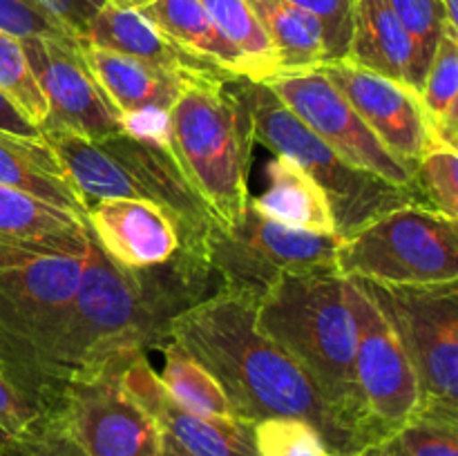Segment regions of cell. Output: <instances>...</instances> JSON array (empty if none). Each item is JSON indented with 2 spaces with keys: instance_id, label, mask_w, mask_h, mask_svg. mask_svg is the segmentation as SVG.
I'll list each match as a JSON object with an SVG mask.
<instances>
[{
  "instance_id": "cell-28",
  "label": "cell",
  "mask_w": 458,
  "mask_h": 456,
  "mask_svg": "<svg viewBox=\"0 0 458 456\" xmlns=\"http://www.w3.org/2000/svg\"><path fill=\"white\" fill-rule=\"evenodd\" d=\"M219 34L242 54L250 80H267L280 74V61L258 16L246 0H199Z\"/></svg>"
},
{
  "instance_id": "cell-33",
  "label": "cell",
  "mask_w": 458,
  "mask_h": 456,
  "mask_svg": "<svg viewBox=\"0 0 458 456\" xmlns=\"http://www.w3.org/2000/svg\"><path fill=\"white\" fill-rule=\"evenodd\" d=\"M385 3L389 4L394 16L405 27L411 43H414L416 72H419L420 88H423L425 74H428L429 63H432L434 52L438 47V40L443 38L447 30H456L447 25L441 0H385Z\"/></svg>"
},
{
  "instance_id": "cell-30",
  "label": "cell",
  "mask_w": 458,
  "mask_h": 456,
  "mask_svg": "<svg viewBox=\"0 0 458 456\" xmlns=\"http://www.w3.org/2000/svg\"><path fill=\"white\" fill-rule=\"evenodd\" d=\"M360 456H458V425L416 416Z\"/></svg>"
},
{
  "instance_id": "cell-9",
  "label": "cell",
  "mask_w": 458,
  "mask_h": 456,
  "mask_svg": "<svg viewBox=\"0 0 458 456\" xmlns=\"http://www.w3.org/2000/svg\"><path fill=\"white\" fill-rule=\"evenodd\" d=\"M338 235L286 226L246 206L231 226L219 224L208 240L206 262L222 280V289L262 295L282 275L335 273Z\"/></svg>"
},
{
  "instance_id": "cell-14",
  "label": "cell",
  "mask_w": 458,
  "mask_h": 456,
  "mask_svg": "<svg viewBox=\"0 0 458 456\" xmlns=\"http://www.w3.org/2000/svg\"><path fill=\"white\" fill-rule=\"evenodd\" d=\"M322 74L401 164L416 173L420 155L434 141L419 92L352 61L322 63Z\"/></svg>"
},
{
  "instance_id": "cell-37",
  "label": "cell",
  "mask_w": 458,
  "mask_h": 456,
  "mask_svg": "<svg viewBox=\"0 0 458 456\" xmlns=\"http://www.w3.org/2000/svg\"><path fill=\"white\" fill-rule=\"evenodd\" d=\"M38 401L22 392L0 371V447L25 436L31 427L47 418Z\"/></svg>"
},
{
  "instance_id": "cell-19",
  "label": "cell",
  "mask_w": 458,
  "mask_h": 456,
  "mask_svg": "<svg viewBox=\"0 0 458 456\" xmlns=\"http://www.w3.org/2000/svg\"><path fill=\"white\" fill-rule=\"evenodd\" d=\"M81 56L121 121L155 112L168 114L186 80H191L88 43H81Z\"/></svg>"
},
{
  "instance_id": "cell-4",
  "label": "cell",
  "mask_w": 458,
  "mask_h": 456,
  "mask_svg": "<svg viewBox=\"0 0 458 456\" xmlns=\"http://www.w3.org/2000/svg\"><path fill=\"white\" fill-rule=\"evenodd\" d=\"M83 259L85 253L0 237V371L45 411V365L79 289Z\"/></svg>"
},
{
  "instance_id": "cell-17",
  "label": "cell",
  "mask_w": 458,
  "mask_h": 456,
  "mask_svg": "<svg viewBox=\"0 0 458 456\" xmlns=\"http://www.w3.org/2000/svg\"><path fill=\"white\" fill-rule=\"evenodd\" d=\"M83 219L98 249L123 268L159 266L182 246L173 217L150 199L94 201Z\"/></svg>"
},
{
  "instance_id": "cell-20",
  "label": "cell",
  "mask_w": 458,
  "mask_h": 456,
  "mask_svg": "<svg viewBox=\"0 0 458 456\" xmlns=\"http://www.w3.org/2000/svg\"><path fill=\"white\" fill-rule=\"evenodd\" d=\"M40 130L43 141L65 174V182L83 206L103 199H146V192L132 174L98 141L58 125H43Z\"/></svg>"
},
{
  "instance_id": "cell-25",
  "label": "cell",
  "mask_w": 458,
  "mask_h": 456,
  "mask_svg": "<svg viewBox=\"0 0 458 456\" xmlns=\"http://www.w3.org/2000/svg\"><path fill=\"white\" fill-rule=\"evenodd\" d=\"M0 183L30 192L79 217L85 213L83 201L65 182L61 165L45 141H27L0 134Z\"/></svg>"
},
{
  "instance_id": "cell-1",
  "label": "cell",
  "mask_w": 458,
  "mask_h": 456,
  "mask_svg": "<svg viewBox=\"0 0 458 456\" xmlns=\"http://www.w3.org/2000/svg\"><path fill=\"white\" fill-rule=\"evenodd\" d=\"M219 289L210 264L191 255L177 250L159 266L123 268L89 235L79 289L45 365L49 414L63 384L159 349L174 317Z\"/></svg>"
},
{
  "instance_id": "cell-6",
  "label": "cell",
  "mask_w": 458,
  "mask_h": 456,
  "mask_svg": "<svg viewBox=\"0 0 458 456\" xmlns=\"http://www.w3.org/2000/svg\"><path fill=\"white\" fill-rule=\"evenodd\" d=\"M235 88L249 110L253 141L262 143L273 155L291 159L320 186L329 201L340 240L403 206H428L419 190L394 186L378 174L344 161L334 148L313 134L264 80L255 83L237 79Z\"/></svg>"
},
{
  "instance_id": "cell-27",
  "label": "cell",
  "mask_w": 458,
  "mask_h": 456,
  "mask_svg": "<svg viewBox=\"0 0 458 456\" xmlns=\"http://www.w3.org/2000/svg\"><path fill=\"white\" fill-rule=\"evenodd\" d=\"M434 141L456 148L458 139V34L447 30L438 40L419 92Z\"/></svg>"
},
{
  "instance_id": "cell-22",
  "label": "cell",
  "mask_w": 458,
  "mask_h": 456,
  "mask_svg": "<svg viewBox=\"0 0 458 456\" xmlns=\"http://www.w3.org/2000/svg\"><path fill=\"white\" fill-rule=\"evenodd\" d=\"M262 195L250 197L249 206L258 213L302 231L335 235L329 201L316 182L286 156L276 155L264 165Z\"/></svg>"
},
{
  "instance_id": "cell-29",
  "label": "cell",
  "mask_w": 458,
  "mask_h": 456,
  "mask_svg": "<svg viewBox=\"0 0 458 456\" xmlns=\"http://www.w3.org/2000/svg\"><path fill=\"white\" fill-rule=\"evenodd\" d=\"M159 351L164 358L159 383L174 402L201 416L235 418L217 380L191 353L183 351L173 340L161 344Z\"/></svg>"
},
{
  "instance_id": "cell-24",
  "label": "cell",
  "mask_w": 458,
  "mask_h": 456,
  "mask_svg": "<svg viewBox=\"0 0 458 456\" xmlns=\"http://www.w3.org/2000/svg\"><path fill=\"white\" fill-rule=\"evenodd\" d=\"M0 237L85 253L89 232L79 215L0 183Z\"/></svg>"
},
{
  "instance_id": "cell-15",
  "label": "cell",
  "mask_w": 458,
  "mask_h": 456,
  "mask_svg": "<svg viewBox=\"0 0 458 456\" xmlns=\"http://www.w3.org/2000/svg\"><path fill=\"white\" fill-rule=\"evenodd\" d=\"M22 47L40 92L47 98L45 125L72 130L92 141H103L123 130L121 114L98 88L81 56V47L49 38L22 40Z\"/></svg>"
},
{
  "instance_id": "cell-21",
  "label": "cell",
  "mask_w": 458,
  "mask_h": 456,
  "mask_svg": "<svg viewBox=\"0 0 458 456\" xmlns=\"http://www.w3.org/2000/svg\"><path fill=\"white\" fill-rule=\"evenodd\" d=\"M344 61L420 92L414 43L385 0H356L353 34Z\"/></svg>"
},
{
  "instance_id": "cell-42",
  "label": "cell",
  "mask_w": 458,
  "mask_h": 456,
  "mask_svg": "<svg viewBox=\"0 0 458 456\" xmlns=\"http://www.w3.org/2000/svg\"><path fill=\"white\" fill-rule=\"evenodd\" d=\"M110 3L119 4V7L123 9H134V12H139V9L148 7V4H152L155 0H110Z\"/></svg>"
},
{
  "instance_id": "cell-34",
  "label": "cell",
  "mask_w": 458,
  "mask_h": 456,
  "mask_svg": "<svg viewBox=\"0 0 458 456\" xmlns=\"http://www.w3.org/2000/svg\"><path fill=\"white\" fill-rule=\"evenodd\" d=\"M258 456H334L325 438L298 418H264L253 425Z\"/></svg>"
},
{
  "instance_id": "cell-10",
  "label": "cell",
  "mask_w": 458,
  "mask_h": 456,
  "mask_svg": "<svg viewBox=\"0 0 458 456\" xmlns=\"http://www.w3.org/2000/svg\"><path fill=\"white\" fill-rule=\"evenodd\" d=\"M130 362H112L97 374L70 380L58 392L49 416L88 456H159V425L121 383Z\"/></svg>"
},
{
  "instance_id": "cell-11",
  "label": "cell",
  "mask_w": 458,
  "mask_h": 456,
  "mask_svg": "<svg viewBox=\"0 0 458 456\" xmlns=\"http://www.w3.org/2000/svg\"><path fill=\"white\" fill-rule=\"evenodd\" d=\"M264 83L277 98L344 161L378 174L394 186L419 190L414 170L396 159L356 114L320 70L280 72Z\"/></svg>"
},
{
  "instance_id": "cell-5",
  "label": "cell",
  "mask_w": 458,
  "mask_h": 456,
  "mask_svg": "<svg viewBox=\"0 0 458 456\" xmlns=\"http://www.w3.org/2000/svg\"><path fill=\"white\" fill-rule=\"evenodd\" d=\"M235 80H186L165 125L174 161L222 226L235 224L250 199L249 165L255 141Z\"/></svg>"
},
{
  "instance_id": "cell-40",
  "label": "cell",
  "mask_w": 458,
  "mask_h": 456,
  "mask_svg": "<svg viewBox=\"0 0 458 456\" xmlns=\"http://www.w3.org/2000/svg\"><path fill=\"white\" fill-rule=\"evenodd\" d=\"M0 134L27 141H43V130L31 123L4 94H0Z\"/></svg>"
},
{
  "instance_id": "cell-23",
  "label": "cell",
  "mask_w": 458,
  "mask_h": 456,
  "mask_svg": "<svg viewBox=\"0 0 458 456\" xmlns=\"http://www.w3.org/2000/svg\"><path fill=\"white\" fill-rule=\"evenodd\" d=\"M139 13L179 49L210 63L233 79L250 80L249 63L219 34L199 0H155L139 9Z\"/></svg>"
},
{
  "instance_id": "cell-38",
  "label": "cell",
  "mask_w": 458,
  "mask_h": 456,
  "mask_svg": "<svg viewBox=\"0 0 458 456\" xmlns=\"http://www.w3.org/2000/svg\"><path fill=\"white\" fill-rule=\"evenodd\" d=\"M0 456H88L54 416L40 420L25 436L0 447Z\"/></svg>"
},
{
  "instance_id": "cell-41",
  "label": "cell",
  "mask_w": 458,
  "mask_h": 456,
  "mask_svg": "<svg viewBox=\"0 0 458 456\" xmlns=\"http://www.w3.org/2000/svg\"><path fill=\"white\" fill-rule=\"evenodd\" d=\"M159 456H191V454H186V452H183L182 447L177 445V443H173V441H170V438L164 434V441H161V452H159Z\"/></svg>"
},
{
  "instance_id": "cell-7",
  "label": "cell",
  "mask_w": 458,
  "mask_h": 456,
  "mask_svg": "<svg viewBox=\"0 0 458 456\" xmlns=\"http://www.w3.org/2000/svg\"><path fill=\"white\" fill-rule=\"evenodd\" d=\"M353 282L392 325L414 367L420 389L419 416L458 425V280L438 284Z\"/></svg>"
},
{
  "instance_id": "cell-39",
  "label": "cell",
  "mask_w": 458,
  "mask_h": 456,
  "mask_svg": "<svg viewBox=\"0 0 458 456\" xmlns=\"http://www.w3.org/2000/svg\"><path fill=\"white\" fill-rule=\"evenodd\" d=\"M36 3L43 4L67 30L83 38L85 27L89 25V21L97 16V12L107 0H36Z\"/></svg>"
},
{
  "instance_id": "cell-35",
  "label": "cell",
  "mask_w": 458,
  "mask_h": 456,
  "mask_svg": "<svg viewBox=\"0 0 458 456\" xmlns=\"http://www.w3.org/2000/svg\"><path fill=\"white\" fill-rule=\"evenodd\" d=\"M0 31L18 40L49 38L81 47V38L36 0H0Z\"/></svg>"
},
{
  "instance_id": "cell-16",
  "label": "cell",
  "mask_w": 458,
  "mask_h": 456,
  "mask_svg": "<svg viewBox=\"0 0 458 456\" xmlns=\"http://www.w3.org/2000/svg\"><path fill=\"white\" fill-rule=\"evenodd\" d=\"M130 396L155 418L161 434L177 443L191 456H258L253 425L240 418L201 416L170 398L159 376L152 369L148 353L134 358L121 374Z\"/></svg>"
},
{
  "instance_id": "cell-26",
  "label": "cell",
  "mask_w": 458,
  "mask_h": 456,
  "mask_svg": "<svg viewBox=\"0 0 458 456\" xmlns=\"http://www.w3.org/2000/svg\"><path fill=\"white\" fill-rule=\"evenodd\" d=\"M280 61V72L316 70L325 63L318 22L289 0H246Z\"/></svg>"
},
{
  "instance_id": "cell-12",
  "label": "cell",
  "mask_w": 458,
  "mask_h": 456,
  "mask_svg": "<svg viewBox=\"0 0 458 456\" xmlns=\"http://www.w3.org/2000/svg\"><path fill=\"white\" fill-rule=\"evenodd\" d=\"M349 304L356 322V376L362 401L383 436L416 418L420 389L416 371L383 313L349 280Z\"/></svg>"
},
{
  "instance_id": "cell-36",
  "label": "cell",
  "mask_w": 458,
  "mask_h": 456,
  "mask_svg": "<svg viewBox=\"0 0 458 456\" xmlns=\"http://www.w3.org/2000/svg\"><path fill=\"white\" fill-rule=\"evenodd\" d=\"M307 12L322 31L325 63L344 61L353 34V7L356 0H289Z\"/></svg>"
},
{
  "instance_id": "cell-13",
  "label": "cell",
  "mask_w": 458,
  "mask_h": 456,
  "mask_svg": "<svg viewBox=\"0 0 458 456\" xmlns=\"http://www.w3.org/2000/svg\"><path fill=\"white\" fill-rule=\"evenodd\" d=\"M98 143L132 174L146 192V199L159 204L173 217L182 244L179 253L206 262L208 240L219 222L182 173L165 139L141 137L121 130Z\"/></svg>"
},
{
  "instance_id": "cell-8",
  "label": "cell",
  "mask_w": 458,
  "mask_h": 456,
  "mask_svg": "<svg viewBox=\"0 0 458 456\" xmlns=\"http://www.w3.org/2000/svg\"><path fill=\"white\" fill-rule=\"evenodd\" d=\"M335 273L378 284L456 282V222L416 204L380 215L340 240Z\"/></svg>"
},
{
  "instance_id": "cell-3",
  "label": "cell",
  "mask_w": 458,
  "mask_h": 456,
  "mask_svg": "<svg viewBox=\"0 0 458 456\" xmlns=\"http://www.w3.org/2000/svg\"><path fill=\"white\" fill-rule=\"evenodd\" d=\"M258 325L313 380L358 452L383 438L358 387L347 277L334 271L282 275L258 298Z\"/></svg>"
},
{
  "instance_id": "cell-31",
  "label": "cell",
  "mask_w": 458,
  "mask_h": 456,
  "mask_svg": "<svg viewBox=\"0 0 458 456\" xmlns=\"http://www.w3.org/2000/svg\"><path fill=\"white\" fill-rule=\"evenodd\" d=\"M0 94H4L31 123L43 128L49 116L47 98L31 72L22 40L4 31H0Z\"/></svg>"
},
{
  "instance_id": "cell-32",
  "label": "cell",
  "mask_w": 458,
  "mask_h": 456,
  "mask_svg": "<svg viewBox=\"0 0 458 456\" xmlns=\"http://www.w3.org/2000/svg\"><path fill=\"white\" fill-rule=\"evenodd\" d=\"M414 183L428 206L458 219V155L456 148L432 141L416 164Z\"/></svg>"
},
{
  "instance_id": "cell-18",
  "label": "cell",
  "mask_w": 458,
  "mask_h": 456,
  "mask_svg": "<svg viewBox=\"0 0 458 456\" xmlns=\"http://www.w3.org/2000/svg\"><path fill=\"white\" fill-rule=\"evenodd\" d=\"M81 43L107 49V52L123 54L137 58L157 70L170 72L182 79H219L235 80L226 72L217 70L210 63L183 52L170 43L150 21L134 9H123L107 0L97 16L85 27Z\"/></svg>"
},
{
  "instance_id": "cell-2",
  "label": "cell",
  "mask_w": 458,
  "mask_h": 456,
  "mask_svg": "<svg viewBox=\"0 0 458 456\" xmlns=\"http://www.w3.org/2000/svg\"><path fill=\"white\" fill-rule=\"evenodd\" d=\"M168 338L217 380L235 418H298L316 427L334 456L360 454L302 367L259 329L258 295L219 289L179 313Z\"/></svg>"
}]
</instances>
